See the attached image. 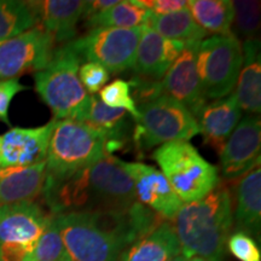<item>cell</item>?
Listing matches in <instances>:
<instances>
[{
  "instance_id": "1",
  "label": "cell",
  "mask_w": 261,
  "mask_h": 261,
  "mask_svg": "<svg viewBox=\"0 0 261 261\" xmlns=\"http://www.w3.org/2000/svg\"><path fill=\"white\" fill-rule=\"evenodd\" d=\"M55 217L70 261H119L127 247L162 223L160 215L138 201L127 211Z\"/></svg>"
},
{
  "instance_id": "2",
  "label": "cell",
  "mask_w": 261,
  "mask_h": 261,
  "mask_svg": "<svg viewBox=\"0 0 261 261\" xmlns=\"http://www.w3.org/2000/svg\"><path fill=\"white\" fill-rule=\"evenodd\" d=\"M52 214L127 211L137 202L122 160L106 156L61 178L46 179L42 191Z\"/></svg>"
},
{
  "instance_id": "3",
  "label": "cell",
  "mask_w": 261,
  "mask_h": 261,
  "mask_svg": "<svg viewBox=\"0 0 261 261\" xmlns=\"http://www.w3.org/2000/svg\"><path fill=\"white\" fill-rule=\"evenodd\" d=\"M181 254L187 259L198 256L223 261L232 227V197L224 182L201 200L184 203L173 219Z\"/></svg>"
},
{
  "instance_id": "4",
  "label": "cell",
  "mask_w": 261,
  "mask_h": 261,
  "mask_svg": "<svg viewBox=\"0 0 261 261\" xmlns=\"http://www.w3.org/2000/svg\"><path fill=\"white\" fill-rule=\"evenodd\" d=\"M113 152L107 137L87 123L55 120L45 161L46 179L65 177Z\"/></svg>"
},
{
  "instance_id": "5",
  "label": "cell",
  "mask_w": 261,
  "mask_h": 261,
  "mask_svg": "<svg viewBox=\"0 0 261 261\" xmlns=\"http://www.w3.org/2000/svg\"><path fill=\"white\" fill-rule=\"evenodd\" d=\"M80 57L68 44L60 45L44 69L34 74L35 91L54 113V120H74L86 103L89 93L79 79Z\"/></svg>"
},
{
  "instance_id": "6",
  "label": "cell",
  "mask_w": 261,
  "mask_h": 261,
  "mask_svg": "<svg viewBox=\"0 0 261 261\" xmlns=\"http://www.w3.org/2000/svg\"><path fill=\"white\" fill-rule=\"evenodd\" d=\"M161 173L182 203L201 200L219 185L218 168L190 142H171L152 152Z\"/></svg>"
},
{
  "instance_id": "7",
  "label": "cell",
  "mask_w": 261,
  "mask_h": 261,
  "mask_svg": "<svg viewBox=\"0 0 261 261\" xmlns=\"http://www.w3.org/2000/svg\"><path fill=\"white\" fill-rule=\"evenodd\" d=\"M139 117L133 130V142L140 151L171 142H188L200 135V127L187 107L162 96L137 108Z\"/></svg>"
},
{
  "instance_id": "8",
  "label": "cell",
  "mask_w": 261,
  "mask_h": 261,
  "mask_svg": "<svg viewBox=\"0 0 261 261\" xmlns=\"http://www.w3.org/2000/svg\"><path fill=\"white\" fill-rule=\"evenodd\" d=\"M197 71L208 99H220L232 92L243 63L242 44L237 35H213L201 41Z\"/></svg>"
},
{
  "instance_id": "9",
  "label": "cell",
  "mask_w": 261,
  "mask_h": 261,
  "mask_svg": "<svg viewBox=\"0 0 261 261\" xmlns=\"http://www.w3.org/2000/svg\"><path fill=\"white\" fill-rule=\"evenodd\" d=\"M52 215L34 201L0 205V261H28Z\"/></svg>"
},
{
  "instance_id": "10",
  "label": "cell",
  "mask_w": 261,
  "mask_h": 261,
  "mask_svg": "<svg viewBox=\"0 0 261 261\" xmlns=\"http://www.w3.org/2000/svg\"><path fill=\"white\" fill-rule=\"evenodd\" d=\"M142 27L94 28L69 42L81 61L103 65L109 74L133 69Z\"/></svg>"
},
{
  "instance_id": "11",
  "label": "cell",
  "mask_w": 261,
  "mask_h": 261,
  "mask_svg": "<svg viewBox=\"0 0 261 261\" xmlns=\"http://www.w3.org/2000/svg\"><path fill=\"white\" fill-rule=\"evenodd\" d=\"M57 44L41 25L0 44V81L44 69L54 57Z\"/></svg>"
},
{
  "instance_id": "12",
  "label": "cell",
  "mask_w": 261,
  "mask_h": 261,
  "mask_svg": "<svg viewBox=\"0 0 261 261\" xmlns=\"http://www.w3.org/2000/svg\"><path fill=\"white\" fill-rule=\"evenodd\" d=\"M260 117L248 114L238 122L219 152L224 178L234 180L260 167Z\"/></svg>"
},
{
  "instance_id": "13",
  "label": "cell",
  "mask_w": 261,
  "mask_h": 261,
  "mask_svg": "<svg viewBox=\"0 0 261 261\" xmlns=\"http://www.w3.org/2000/svg\"><path fill=\"white\" fill-rule=\"evenodd\" d=\"M122 166L135 185L137 201L154 211L162 219H174L184 203L165 175L143 162L122 161Z\"/></svg>"
},
{
  "instance_id": "14",
  "label": "cell",
  "mask_w": 261,
  "mask_h": 261,
  "mask_svg": "<svg viewBox=\"0 0 261 261\" xmlns=\"http://www.w3.org/2000/svg\"><path fill=\"white\" fill-rule=\"evenodd\" d=\"M200 44L187 45L161 80L165 96L187 107L194 116L207 103L196 63Z\"/></svg>"
},
{
  "instance_id": "15",
  "label": "cell",
  "mask_w": 261,
  "mask_h": 261,
  "mask_svg": "<svg viewBox=\"0 0 261 261\" xmlns=\"http://www.w3.org/2000/svg\"><path fill=\"white\" fill-rule=\"evenodd\" d=\"M55 120L33 128L14 127L0 137V168L27 167L46 161Z\"/></svg>"
},
{
  "instance_id": "16",
  "label": "cell",
  "mask_w": 261,
  "mask_h": 261,
  "mask_svg": "<svg viewBox=\"0 0 261 261\" xmlns=\"http://www.w3.org/2000/svg\"><path fill=\"white\" fill-rule=\"evenodd\" d=\"M187 44L171 40L142 25L133 71L136 76L161 81Z\"/></svg>"
},
{
  "instance_id": "17",
  "label": "cell",
  "mask_w": 261,
  "mask_h": 261,
  "mask_svg": "<svg viewBox=\"0 0 261 261\" xmlns=\"http://www.w3.org/2000/svg\"><path fill=\"white\" fill-rule=\"evenodd\" d=\"M242 117V110L234 93L205 103L195 119L203 136V143L219 154L238 122Z\"/></svg>"
},
{
  "instance_id": "18",
  "label": "cell",
  "mask_w": 261,
  "mask_h": 261,
  "mask_svg": "<svg viewBox=\"0 0 261 261\" xmlns=\"http://www.w3.org/2000/svg\"><path fill=\"white\" fill-rule=\"evenodd\" d=\"M39 25L54 37L58 45L73 41L77 23L83 19L86 2L81 0H41L29 2Z\"/></svg>"
},
{
  "instance_id": "19",
  "label": "cell",
  "mask_w": 261,
  "mask_h": 261,
  "mask_svg": "<svg viewBox=\"0 0 261 261\" xmlns=\"http://www.w3.org/2000/svg\"><path fill=\"white\" fill-rule=\"evenodd\" d=\"M46 162L0 168V205L34 201L44 191Z\"/></svg>"
},
{
  "instance_id": "20",
  "label": "cell",
  "mask_w": 261,
  "mask_h": 261,
  "mask_svg": "<svg viewBox=\"0 0 261 261\" xmlns=\"http://www.w3.org/2000/svg\"><path fill=\"white\" fill-rule=\"evenodd\" d=\"M232 220L240 231L260 236L261 228V169L254 168L238 179L234 185Z\"/></svg>"
},
{
  "instance_id": "21",
  "label": "cell",
  "mask_w": 261,
  "mask_h": 261,
  "mask_svg": "<svg viewBox=\"0 0 261 261\" xmlns=\"http://www.w3.org/2000/svg\"><path fill=\"white\" fill-rule=\"evenodd\" d=\"M130 115L123 109L108 107L97 94H89L76 121L87 123L102 132L114 151L121 149L129 133Z\"/></svg>"
},
{
  "instance_id": "22",
  "label": "cell",
  "mask_w": 261,
  "mask_h": 261,
  "mask_svg": "<svg viewBox=\"0 0 261 261\" xmlns=\"http://www.w3.org/2000/svg\"><path fill=\"white\" fill-rule=\"evenodd\" d=\"M181 254L174 226L162 221L123 250L119 261H169Z\"/></svg>"
},
{
  "instance_id": "23",
  "label": "cell",
  "mask_w": 261,
  "mask_h": 261,
  "mask_svg": "<svg viewBox=\"0 0 261 261\" xmlns=\"http://www.w3.org/2000/svg\"><path fill=\"white\" fill-rule=\"evenodd\" d=\"M243 63L237 79L236 97L241 110L249 115L261 112V55L259 38L244 40Z\"/></svg>"
},
{
  "instance_id": "24",
  "label": "cell",
  "mask_w": 261,
  "mask_h": 261,
  "mask_svg": "<svg viewBox=\"0 0 261 261\" xmlns=\"http://www.w3.org/2000/svg\"><path fill=\"white\" fill-rule=\"evenodd\" d=\"M143 25L162 37L171 39V40L181 41L187 45L201 42L207 37V33L198 27L195 19L192 18L189 9L163 16L149 12Z\"/></svg>"
},
{
  "instance_id": "25",
  "label": "cell",
  "mask_w": 261,
  "mask_h": 261,
  "mask_svg": "<svg viewBox=\"0 0 261 261\" xmlns=\"http://www.w3.org/2000/svg\"><path fill=\"white\" fill-rule=\"evenodd\" d=\"M188 9L198 27L205 33L232 34L234 11L231 0H190Z\"/></svg>"
},
{
  "instance_id": "26",
  "label": "cell",
  "mask_w": 261,
  "mask_h": 261,
  "mask_svg": "<svg viewBox=\"0 0 261 261\" xmlns=\"http://www.w3.org/2000/svg\"><path fill=\"white\" fill-rule=\"evenodd\" d=\"M149 11L138 0H121L112 8L85 19V27L94 28H137L144 24Z\"/></svg>"
},
{
  "instance_id": "27",
  "label": "cell",
  "mask_w": 261,
  "mask_h": 261,
  "mask_svg": "<svg viewBox=\"0 0 261 261\" xmlns=\"http://www.w3.org/2000/svg\"><path fill=\"white\" fill-rule=\"evenodd\" d=\"M38 24L29 2L0 0V42L17 37Z\"/></svg>"
},
{
  "instance_id": "28",
  "label": "cell",
  "mask_w": 261,
  "mask_h": 261,
  "mask_svg": "<svg viewBox=\"0 0 261 261\" xmlns=\"http://www.w3.org/2000/svg\"><path fill=\"white\" fill-rule=\"evenodd\" d=\"M28 261H70L62 241L55 214L38 240Z\"/></svg>"
},
{
  "instance_id": "29",
  "label": "cell",
  "mask_w": 261,
  "mask_h": 261,
  "mask_svg": "<svg viewBox=\"0 0 261 261\" xmlns=\"http://www.w3.org/2000/svg\"><path fill=\"white\" fill-rule=\"evenodd\" d=\"M233 24L238 37L244 40L256 39L260 28V2L255 0L233 2Z\"/></svg>"
},
{
  "instance_id": "30",
  "label": "cell",
  "mask_w": 261,
  "mask_h": 261,
  "mask_svg": "<svg viewBox=\"0 0 261 261\" xmlns=\"http://www.w3.org/2000/svg\"><path fill=\"white\" fill-rule=\"evenodd\" d=\"M98 98L108 107L115 109H123L133 117V121H137L139 117L138 109L130 94L129 83L122 79H116L98 92Z\"/></svg>"
},
{
  "instance_id": "31",
  "label": "cell",
  "mask_w": 261,
  "mask_h": 261,
  "mask_svg": "<svg viewBox=\"0 0 261 261\" xmlns=\"http://www.w3.org/2000/svg\"><path fill=\"white\" fill-rule=\"evenodd\" d=\"M226 247L240 261H261V250L255 240L243 231H236L227 238Z\"/></svg>"
},
{
  "instance_id": "32",
  "label": "cell",
  "mask_w": 261,
  "mask_h": 261,
  "mask_svg": "<svg viewBox=\"0 0 261 261\" xmlns=\"http://www.w3.org/2000/svg\"><path fill=\"white\" fill-rule=\"evenodd\" d=\"M130 94L137 108L154 102L158 98L165 96L161 81L149 80L140 76H133L129 81Z\"/></svg>"
},
{
  "instance_id": "33",
  "label": "cell",
  "mask_w": 261,
  "mask_h": 261,
  "mask_svg": "<svg viewBox=\"0 0 261 261\" xmlns=\"http://www.w3.org/2000/svg\"><path fill=\"white\" fill-rule=\"evenodd\" d=\"M79 79L86 92L97 94L109 81L110 74L103 65L93 62H86L80 65Z\"/></svg>"
},
{
  "instance_id": "34",
  "label": "cell",
  "mask_w": 261,
  "mask_h": 261,
  "mask_svg": "<svg viewBox=\"0 0 261 261\" xmlns=\"http://www.w3.org/2000/svg\"><path fill=\"white\" fill-rule=\"evenodd\" d=\"M28 89V86H24L19 83V77L0 81V121L8 126L11 125L9 120L10 104H11L15 96Z\"/></svg>"
},
{
  "instance_id": "35",
  "label": "cell",
  "mask_w": 261,
  "mask_h": 261,
  "mask_svg": "<svg viewBox=\"0 0 261 261\" xmlns=\"http://www.w3.org/2000/svg\"><path fill=\"white\" fill-rule=\"evenodd\" d=\"M139 4L154 15L163 16L188 9V0H138Z\"/></svg>"
},
{
  "instance_id": "36",
  "label": "cell",
  "mask_w": 261,
  "mask_h": 261,
  "mask_svg": "<svg viewBox=\"0 0 261 261\" xmlns=\"http://www.w3.org/2000/svg\"><path fill=\"white\" fill-rule=\"evenodd\" d=\"M119 0H92V2H86V6L84 10L83 19L85 21L86 18L91 17V16L99 14V12L104 11V10L112 8L115 5Z\"/></svg>"
},
{
  "instance_id": "37",
  "label": "cell",
  "mask_w": 261,
  "mask_h": 261,
  "mask_svg": "<svg viewBox=\"0 0 261 261\" xmlns=\"http://www.w3.org/2000/svg\"><path fill=\"white\" fill-rule=\"evenodd\" d=\"M169 261H189V259H187V257L182 255V254H179V255L173 257V259H171Z\"/></svg>"
},
{
  "instance_id": "38",
  "label": "cell",
  "mask_w": 261,
  "mask_h": 261,
  "mask_svg": "<svg viewBox=\"0 0 261 261\" xmlns=\"http://www.w3.org/2000/svg\"><path fill=\"white\" fill-rule=\"evenodd\" d=\"M189 261H208V260L203 259V257H198V256H195V257H191V259L189 260Z\"/></svg>"
},
{
  "instance_id": "39",
  "label": "cell",
  "mask_w": 261,
  "mask_h": 261,
  "mask_svg": "<svg viewBox=\"0 0 261 261\" xmlns=\"http://www.w3.org/2000/svg\"><path fill=\"white\" fill-rule=\"evenodd\" d=\"M2 42H3V41H2ZM2 42H0V44H2Z\"/></svg>"
}]
</instances>
